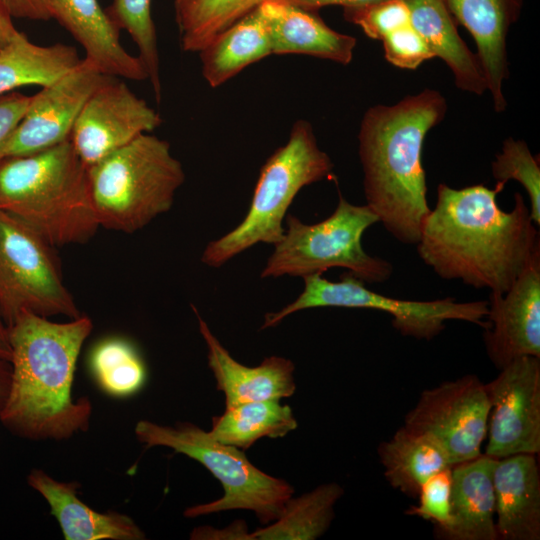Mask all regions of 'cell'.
<instances>
[{
    "instance_id": "obj_11",
    "label": "cell",
    "mask_w": 540,
    "mask_h": 540,
    "mask_svg": "<svg viewBox=\"0 0 540 540\" xmlns=\"http://www.w3.org/2000/svg\"><path fill=\"white\" fill-rule=\"evenodd\" d=\"M489 413L485 383L470 374L422 391L403 426L433 438L454 466L481 455Z\"/></svg>"
},
{
    "instance_id": "obj_38",
    "label": "cell",
    "mask_w": 540,
    "mask_h": 540,
    "mask_svg": "<svg viewBox=\"0 0 540 540\" xmlns=\"http://www.w3.org/2000/svg\"><path fill=\"white\" fill-rule=\"evenodd\" d=\"M237 526L224 528L223 530L212 529L210 527H197L191 533V539H238L250 540V533L241 527L240 522Z\"/></svg>"
},
{
    "instance_id": "obj_23",
    "label": "cell",
    "mask_w": 540,
    "mask_h": 540,
    "mask_svg": "<svg viewBox=\"0 0 540 540\" xmlns=\"http://www.w3.org/2000/svg\"><path fill=\"white\" fill-rule=\"evenodd\" d=\"M411 24L434 57L441 58L451 70L455 85L462 91L483 95L487 82L476 53L458 33L456 20L444 0H405Z\"/></svg>"
},
{
    "instance_id": "obj_20",
    "label": "cell",
    "mask_w": 540,
    "mask_h": 540,
    "mask_svg": "<svg viewBox=\"0 0 540 540\" xmlns=\"http://www.w3.org/2000/svg\"><path fill=\"white\" fill-rule=\"evenodd\" d=\"M495 527L501 540L540 539V470L533 454L496 459Z\"/></svg>"
},
{
    "instance_id": "obj_13",
    "label": "cell",
    "mask_w": 540,
    "mask_h": 540,
    "mask_svg": "<svg viewBox=\"0 0 540 540\" xmlns=\"http://www.w3.org/2000/svg\"><path fill=\"white\" fill-rule=\"evenodd\" d=\"M113 78L83 58L61 77L41 87L31 96L28 109L2 158L33 154L69 140L87 100Z\"/></svg>"
},
{
    "instance_id": "obj_18",
    "label": "cell",
    "mask_w": 540,
    "mask_h": 540,
    "mask_svg": "<svg viewBox=\"0 0 540 540\" xmlns=\"http://www.w3.org/2000/svg\"><path fill=\"white\" fill-rule=\"evenodd\" d=\"M56 20L81 45L85 59L101 72L129 80H147L146 69L138 56L121 44L120 31L98 0H50Z\"/></svg>"
},
{
    "instance_id": "obj_35",
    "label": "cell",
    "mask_w": 540,
    "mask_h": 540,
    "mask_svg": "<svg viewBox=\"0 0 540 540\" xmlns=\"http://www.w3.org/2000/svg\"><path fill=\"white\" fill-rule=\"evenodd\" d=\"M381 41L386 60L401 69L415 70L435 58L412 24L393 31Z\"/></svg>"
},
{
    "instance_id": "obj_37",
    "label": "cell",
    "mask_w": 540,
    "mask_h": 540,
    "mask_svg": "<svg viewBox=\"0 0 540 540\" xmlns=\"http://www.w3.org/2000/svg\"><path fill=\"white\" fill-rule=\"evenodd\" d=\"M0 3L13 18L33 21L52 19L50 0H0Z\"/></svg>"
},
{
    "instance_id": "obj_32",
    "label": "cell",
    "mask_w": 540,
    "mask_h": 540,
    "mask_svg": "<svg viewBox=\"0 0 540 540\" xmlns=\"http://www.w3.org/2000/svg\"><path fill=\"white\" fill-rule=\"evenodd\" d=\"M492 175L505 185L515 180L526 190L530 201V215L537 227L540 225V163L523 140L509 137L503 141L501 151L492 162Z\"/></svg>"
},
{
    "instance_id": "obj_33",
    "label": "cell",
    "mask_w": 540,
    "mask_h": 540,
    "mask_svg": "<svg viewBox=\"0 0 540 540\" xmlns=\"http://www.w3.org/2000/svg\"><path fill=\"white\" fill-rule=\"evenodd\" d=\"M452 467L431 475L421 486L417 506L406 510L407 515L417 516L434 524L437 536L443 539L451 525Z\"/></svg>"
},
{
    "instance_id": "obj_15",
    "label": "cell",
    "mask_w": 540,
    "mask_h": 540,
    "mask_svg": "<svg viewBox=\"0 0 540 540\" xmlns=\"http://www.w3.org/2000/svg\"><path fill=\"white\" fill-rule=\"evenodd\" d=\"M488 308L483 338L498 369L520 357L540 358V254L508 291L490 292Z\"/></svg>"
},
{
    "instance_id": "obj_34",
    "label": "cell",
    "mask_w": 540,
    "mask_h": 540,
    "mask_svg": "<svg viewBox=\"0 0 540 540\" xmlns=\"http://www.w3.org/2000/svg\"><path fill=\"white\" fill-rule=\"evenodd\" d=\"M346 21L359 26L372 39L382 40L393 31L411 24L405 0H383L366 6L345 8Z\"/></svg>"
},
{
    "instance_id": "obj_1",
    "label": "cell",
    "mask_w": 540,
    "mask_h": 540,
    "mask_svg": "<svg viewBox=\"0 0 540 540\" xmlns=\"http://www.w3.org/2000/svg\"><path fill=\"white\" fill-rule=\"evenodd\" d=\"M504 186L438 185L435 207L416 245L421 260L440 278L505 293L540 254L539 231L523 196L515 193L510 211L499 207Z\"/></svg>"
},
{
    "instance_id": "obj_42",
    "label": "cell",
    "mask_w": 540,
    "mask_h": 540,
    "mask_svg": "<svg viewBox=\"0 0 540 540\" xmlns=\"http://www.w3.org/2000/svg\"><path fill=\"white\" fill-rule=\"evenodd\" d=\"M11 347L8 338V329L0 316V361L10 363Z\"/></svg>"
},
{
    "instance_id": "obj_26",
    "label": "cell",
    "mask_w": 540,
    "mask_h": 540,
    "mask_svg": "<svg viewBox=\"0 0 540 540\" xmlns=\"http://www.w3.org/2000/svg\"><path fill=\"white\" fill-rule=\"evenodd\" d=\"M80 61L73 46L39 45L19 31L0 51V96L23 86H46Z\"/></svg>"
},
{
    "instance_id": "obj_2",
    "label": "cell",
    "mask_w": 540,
    "mask_h": 540,
    "mask_svg": "<svg viewBox=\"0 0 540 540\" xmlns=\"http://www.w3.org/2000/svg\"><path fill=\"white\" fill-rule=\"evenodd\" d=\"M11 347V382L0 421L16 436L61 441L90 426L92 403L74 399L77 359L93 330L85 315L54 322L22 312L7 327Z\"/></svg>"
},
{
    "instance_id": "obj_27",
    "label": "cell",
    "mask_w": 540,
    "mask_h": 540,
    "mask_svg": "<svg viewBox=\"0 0 540 540\" xmlns=\"http://www.w3.org/2000/svg\"><path fill=\"white\" fill-rule=\"evenodd\" d=\"M296 427L297 420L289 405L266 400L226 407L223 414L212 418L208 432L224 444L247 450L262 437H284Z\"/></svg>"
},
{
    "instance_id": "obj_22",
    "label": "cell",
    "mask_w": 540,
    "mask_h": 540,
    "mask_svg": "<svg viewBox=\"0 0 540 540\" xmlns=\"http://www.w3.org/2000/svg\"><path fill=\"white\" fill-rule=\"evenodd\" d=\"M496 459L481 454L452 467L451 525L446 540H498L493 469Z\"/></svg>"
},
{
    "instance_id": "obj_12",
    "label": "cell",
    "mask_w": 540,
    "mask_h": 540,
    "mask_svg": "<svg viewBox=\"0 0 540 540\" xmlns=\"http://www.w3.org/2000/svg\"><path fill=\"white\" fill-rule=\"evenodd\" d=\"M490 401L485 455L494 459L540 452V358L524 356L485 384Z\"/></svg>"
},
{
    "instance_id": "obj_7",
    "label": "cell",
    "mask_w": 540,
    "mask_h": 540,
    "mask_svg": "<svg viewBox=\"0 0 540 540\" xmlns=\"http://www.w3.org/2000/svg\"><path fill=\"white\" fill-rule=\"evenodd\" d=\"M137 440L145 448L167 447L202 464L222 485L223 496L215 501L188 507L184 516L194 518L229 510L252 511L263 524L274 522L293 496V487L254 466L240 450L214 439L190 422L174 426L140 420Z\"/></svg>"
},
{
    "instance_id": "obj_25",
    "label": "cell",
    "mask_w": 540,
    "mask_h": 540,
    "mask_svg": "<svg viewBox=\"0 0 540 540\" xmlns=\"http://www.w3.org/2000/svg\"><path fill=\"white\" fill-rule=\"evenodd\" d=\"M384 476L391 487L417 498L434 473L452 466L445 450L430 436L402 426L378 446Z\"/></svg>"
},
{
    "instance_id": "obj_31",
    "label": "cell",
    "mask_w": 540,
    "mask_h": 540,
    "mask_svg": "<svg viewBox=\"0 0 540 540\" xmlns=\"http://www.w3.org/2000/svg\"><path fill=\"white\" fill-rule=\"evenodd\" d=\"M152 0H113L106 10L109 18L120 31L125 30L138 50L156 101L162 97L160 56L156 27L151 13Z\"/></svg>"
},
{
    "instance_id": "obj_4",
    "label": "cell",
    "mask_w": 540,
    "mask_h": 540,
    "mask_svg": "<svg viewBox=\"0 0 540 540\" xmlns=\"http://www.w3.org/2000/svg\"><path fill=\"white\" fill-rule=\"evenodd\" d=\"M0 210L16 217L49 244L89 241L100 228L88 167L70 140L0 159Z\"/></svg>"
},
{
    "instance_id": "obj_21",
    "label": "cell",
    "mask_w": 540,
    "mask_h": 540,
    "mask_svg": "<svg viewBox=\"0 0 540 540\" xmlns=\"http://www.w3.org/2000/svg\"><path fill=\"white\" fill-rule=\"evenodd\" d=\"M28 485L48 503L51 515L60 525L66 540H142L145 533L129 516L115 512H98L78 497L77 482H62L45 471L33 469Z\"/></svg>"
},
{
    "instance_id": "obj_8",
    "label": "cell",
    "mask_w": 540,
    "mask_h": 540,
    "mask_svg": "<svg viewBox=\"0 0 540 540\" xmlns=\"http://www.w3.org/2000/svg\"><path fill=\"white\" fill-rule=\"evenodd\" d=\"M285 222L284 234L262 269L263 279L304 278L339 267L365 283H381L393 273L389 261L369 255L362 246L364 232L379 222L367 205L352 204L339 193L338 204L326 219L306 224L287 214Z\"/></svg>"
},
{
    "instance_id": "obj_36",
    "label": "cell",
    "mask_w": 540,
    "mask_h": 540,
    "mask_svg": "<svg viewBox=\"0 0 540 540\" xmlns=\"http://www.w3.org/2000/svg\"><path fill=\"white\" fill-rule=\"evenodd\" d=\"M31 96L12 91L0 96V159L3 151L23 119Z\"/></svg>"
},
{
    "instance_id": "obj_29",
    "label": "cell",
    "mask_w": 540,
    "mask_h": 540,
    "mask_svg": "<svg viewBox=\"0 0 540 540\" xmlns=\"http://www.w3.org/2000/svg\"><path fill=\"white\" fill-rule=\"evenodd\" d=\"M263 0H174L180 45L199 53L213 38L256 9Z\"/></svg>"
},
{
    "instance_id": "obj_24",
    "label": "cell",
    "mask_w": 540,
    "mask_h": 540,
    "mask_svg": "<svg viewBox=\"0 0 540 540\" xmlns=\"http://www.w3.org/2000/svg\"><path fill=\"white\" fill-rule=\"evenodd\" d=\"M198 54L202 76L212 88L271 55L270 37L258 7L219 33Z\"/></svg>"
},
{
    "instance_id": "obj_14",
    "label": "cell",
    "mask_w": 540,
    "mask_h": 540,
    "mask_svg": "<svg viewBox=\"0 0 540 540\" xmlns=\"http://www.w3.org/2000/svg\"><path fill=\"white\" fill-rule=\"evenodd\" d=\"M162 122L156 110L114 77L87 100L69 140L89 168Z\"/></svg>"
},
{
    "instance_id": "obj_39",
    "label": "cell",
    "mask_w": 540,
    "mask_h": 540,
    "mask_svg": "<svg viewBox=\"0 0 540 540\" xmlns=\"http://www.w3.org/2000/svg\"><path fill=\"white\" fill-rule=\"evenodd\" d=\"M300 8L317 12L326 6H341L345 8H354L370 5L383 0H286Z\"/></svg>"
},
{
    "instance_id": "obj_30",
    "label": "cell",
    "mask_w": 540,
    "mask_h": 540,
    "mask_svg": "<svg viewBox=\"0 0 540 540\" xmlns=\"http://www.w3.org/2000/svg\"><path fill=\"white\" fill-rule=\"evenodd\" d=\"M89 369L99 389L116 398L137 393L147 376L145 364L136 348L119 337L106 338L93 347Z\"/></svg>"
},
{
    "instance_id": "obj_9",
    "label": "cell",
    "mask_w": 540,
    "mask_h": 540,
    "mask_svg": "<svg viewBox=\"0 0 540 540\" xmlns=\"http://www.w3.org/2000/svg\"><path fill=\"white\" fill-rule=\"evenodd\" d=\"M304 288L291 303L264 316L261 329L272 328L286 317L301 310L321 307L369 309L392 317V326L403 336L431 340L445 328L446 321L459 320L488 325V300L457 302L447 297L431 301L396 299L374 292L365 282L346 271L340 280L329 281L322 274L303 278Z\"/></svg>"
},
{
    "instance_id": "obj_41",
    "label": "cell",
    "mask_w": 540,
    "mask_h": 540,
    "mask_svg": "<svg viewBox=\"0 0 540 540\" xmlns=\"http://www.w3.org/2000/svg\"><path fill=\"white\" fill-rule=\"evenodd\" d=\"M11 382V366L9 362L0 361V410L9 393Z\"/></svg>"
},
{
    "instance_id": "obj_5",
    "label": "cell",
    "mask_w": 540,
    "mask_h": 540,
    "mask_svg": "<svg viewBox=\"0 0 540 540\" xmlns=\"http://www.w3.org/2000/svg\"><path fill=\"white\" fill-rule=\"evenodd\" d=\"M100 227L134 233L168 212L185 181L168 141L145 133L88 168Z\"/></svg>"
},
{
    "instance_id": "obj_40",
    "label": "cell",
    "mask_w": 540,
    "mask_h": 540,
    "mask_svg": "<svg viewBox=\"0 0 540 540\" xmlns=\"http://www.w3.org/2000/svg\"><path fill=\"white\" fill-rule=\"evenodd\" d=\"M12 19L13 17L0 3V51L8 45L19 32Z\"/></svg>"
},
{
    "instance_id": "obj_3",
    "label": "cell",
    "mask_w": 540,
    "mask_h": 540,
    "mask_svg": "<svg viewBox=\"0 0 540 540\" xmlns=\"http://www.w3.org/2000/svg\"><path fill=\"white\" fill-rule=\"evenodd\" d=\"M437 90L424 89L393 105L364 113L358 153L367 202L384 228L399 242L416 244L430 212L422 150L427 133L447 113Z\"/></svg>"
},
{
    "instance_id": "obj_17",
    "label": "cell",
    "mask_w": 540,
    "mask_h": 540,
    "mask_svg": "<svg viewBox=\"0 0 540 540\" xmlns=\"http://www.w3.org/2000/svg\"><path fill=\"white\" fill-rule=\"evenodd\" d=\"M191 307L207 346L208 366L216 379L217 389L225 395L226 407L252 401H279L294 394L295 365L290 359L270 356L255 367L239 363L212 333L196 307Z\"/></svg>"
},
{
    "instance_id": "obj_10",
    "label": "cell",
    "mask_w": 540,
    "mask_h": 540,
    "mask_svg": "<svg viewBox=\"0 0 540 540\" xmlns=\"http://www.w3.org/2000/svg\"><path fill=\"white\" fill-rule=\"evenodd\" d=\"M24 311L43 317L81 315L53 246L0 210V316L8 327Z\"/></svg>"
},
{
    "instance_id": "obj_19",
    "label": "cell",
    "mask_w": 540,
    "mask_h": 540,
    "mask_svg": "<svg viewBox=\"0 0 540 540\" xmlns=\"http://www.w3.org/2000/svg\"><path fill=\"white\" fill-rule=\"evenodd\" d=\"M258 9L266 24L272 54H303L348 65L356 39L329 27L315 11L286 0H263Z\"/></svg>"
},
{
    "instance_id": "obj_16",
    "label": "cell",
    "mask_w": 540,
    "mask_h": 540,
    "mask_svg": "<svg viewBox=\"0 0 540 540\" xmlns=\"http://www.w3.org/2000/svg\"><path fill=\"white\" fill-rule=\"evenodd\" d=\"M459 24L474 38L487 90L496 112L507 107L503 85L509 77L507 36L518 21L523 0H444Z\"/></svg>"
},
{
    "instance_id": "obj_6",
    "label": "cell",
    "mask_w": 540,
    "mask_h": 540,
    "mask_svg": "<svg viewBox=\"0 0 540 540\" xmlns=\"http://www.w3.org/2000/svg\"><path fill=\"white\" fill-rule=\"evenodd\" d=\"M334 164L317 142L311 123L297 120L288 141L261 167L247 214L238 226L210 241L201 262L219 268L258 243L275 245L283 236L287 210L305 186L333 177Z\"/></svg>"
},
{
    "instance_id": "obj_28",
    "label": "cell",
    "mask_w": 540,
    "mask_h": 540,
    "mask_svg": "<svg viewBox=\"0 0 540 540\" xmlns=\"http://www.w3.org/2000/svg\"><path fill=\"white\" fill-rule=\"evenodd\" d=\"M344 493L334 482L320 485L299 497H291L277 520L250 533V540H314L334 519V506Z\"/></svg>"
}]
</instances>
